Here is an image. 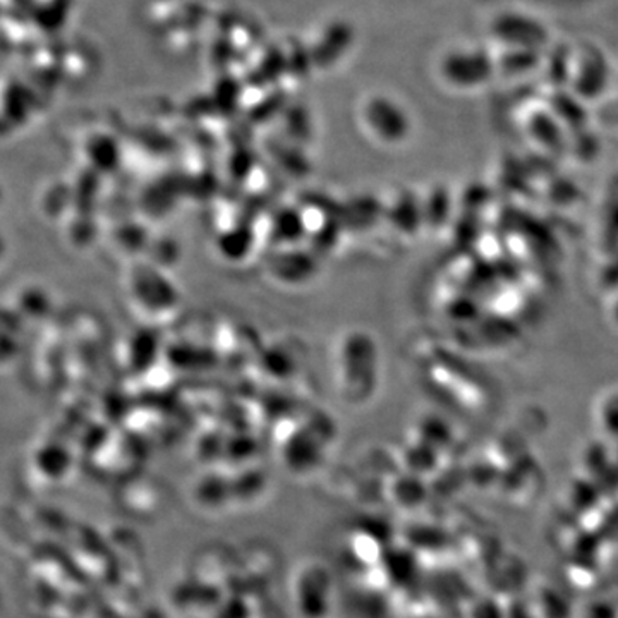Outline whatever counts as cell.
<instances>
[{
  "mask_svg": "<svg viewBox=\"0 0 618 618\" xmlns=\"http://www.w3.org/2000/svg\"><path fill=\"white\" fill-rule=\"evenodd\" d=\"M496 70V61L484 49H459L448 53L442 73L459 90H474L486 85Z\"/></svg>",
  "mask_w": 618,
  "mask_h": 618,
  "instance_id": "obj_1",
  "label": "cell"
},
{
  "mask_svg": "<svg viewBox=\"0 0 618 618\" xmlns=\"http://www.w3.org/2000/svg\"><path fill=\"white\" fill-rule=\"evenodd\" d=\"M493 37L507 49L541 50L548 44V29L536 17L521 13H505L492 25Z\"/></svg>",
  "mask_w": 618,
  "mask_h": 618,
  "instance_id": "obj_2",
  "label": "cell"
},
{
  "mask_svg": "<svg viewBox=\"0 0 618 618\" xmlns=\"http://www.w3.org/2000/svg\"><path fill=\"white\" fill-rule=\"evenodd\" d=\"M573 91L581 100L598 98L610 82V64L598 49H588L573 58Z\"/></svg>",
  "mask_w": 618,
  "mask_h": 618,
  "instance_id": "obj_3",
  "label": "cell"
},
{
  "mask_svg": "<svg viewBox=\"0 0 618 618\" xmlns=\"http://www.w3.org/2000/svg\"><path fill=\"white\" fill-rule=\"evenodd\" d=\"M540 50L507 49L496 61V67L507 74H526L540 65Z\"/></svg>",
  "mask_w": 618,
  "mask_h": 618,
  "instance_id": "obj_4",
  "label": "cell"
}]
</instances>
